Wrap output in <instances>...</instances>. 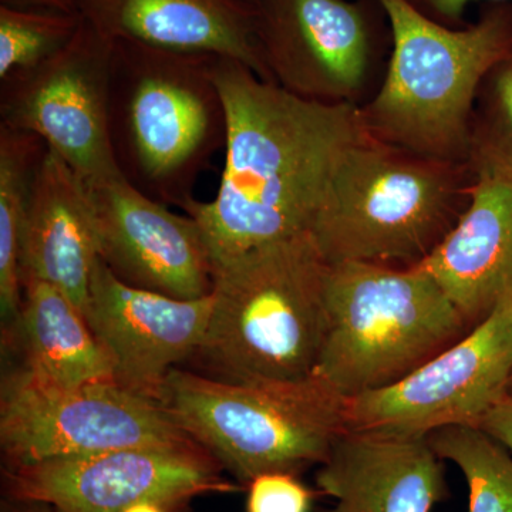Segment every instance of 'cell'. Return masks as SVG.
Wrapping results in <instances>:
<instances>
[{"instance_id":"6da1fadb","label":"cell","mask_w":512,"mask_h":512,"mask_svg":"<svg viewBox=\"0 0 512 512\" xmlns=\"http://www.w3.org/2000/svg\"><path fill=\"white\" fill-rule=\"evenodd\" d=\"M227 113L225 164L214 200L191 201L212 265L306 234L350 147L369 136L359 104L306 100L218 56Z\"/></svg>"},{"instance_id":"7a4b0ae2","label":"cell","mask_w":512,"mask_h":512,"mask_svg":"<svg viewBox=\"0 0 512 512\" xmlns=\"http://www.w3.org/2000/svg\"><path fill=\"white\" fill-rule=\"evenodd\" d=\"M376 2L389 23L392 55L379 92L362 107L367 131L416 156L467 165L481 84L512 55V2L491 3L460 29L412 0Z\"/></svg>"},{"instance_id":"3957f363","label":"cell","mask_w":512,"mask_h":512,"mask_svg":"<svg viewBox=\"0 0 512 512\" xmlns=\"http://www.w3.org/2000/svg\"><path fill=\"white\" fill-rule=\"evenodd\" d=\"M328 269L308 232L215 264L210 322L192 356L202 375L234 383L315 375L326 335Z\"/></svg>"},{"instance_id":"277c9868","label":"cell","mask_w":512,"mask_h":512,"mask_svg":"<svg viewBox=\"0 0 512 512\" xmlns=\"http://www.w3.org/2000/svg\"><path fill=\"white\" fill-rule=\"evenodd\" d=\"M218 56L114 40L109 127L117 168L137 190L184 210L227 140Z\"/></svg>"},{"instance_id":"5b68a950","label":"cell","mask_w":512,"mask_h":512,"mask_svg":"<svg viewBox=\"0 0 512 512\" xmlns=\"http://www.w3.org/2000/svg\"><path fill=\"white\" fill-rule=\"evenodd\" d=\"M473 181L467 165L369 134L340 160L309 235L329 265H419L456 224Z\"/></svg>"},{"instance_id":"8992f818","label":"cell","mask_w":512,"mask_h":512,"mask_svg":"<svg viewBox=\"0 0 512 512\" xmlns=\"http://www.w3.org/2000/svg\"><path fill=\"white\" fill-rule=\"evenodd\" d=\"M315 375L345 399L386 389L474 328L419 265H329Z\"/></svg>"},{"instance_id":"52a82bcc","label":"cell","mask_w":512,"mask_h":512,"mask_svg":"<svg viewBox=\"0 0 512 512\" xmlns=\"http://www.w3.org/2000/svg\"><path fill=\"white\" fill-rule=\"evenodd\" d=\"M160 404L244 488L261 474L319 467L348 430V399L316 375L234 383L177 367Z\"/></svg>"},{"instance_id":"ba28073f","label":"cell","mask_w":512,"mask_h":512,"mask_svg":"<svg viewBox=\"0 0 512 512\" xmlns=\"http://www.w3.org/2000/svg\"><path fill=\"white\" fill-rule=\"evenodd\" d=\"M195 443L164 407L114 380L64 387L12 366L0 384L6 466L117 448Z\"/></svg>"},{"instance_id":"9c48e42d","label":"cell","mask_w":512,"mask_h":512,"mask_svg":"<svg viewBox=\"0 0 512 512\" xmlns=\"http://www.w3.org/2000/svg\"><path fill=\"white\" fill-rule=\"evenodd\" d=\"M197 443L117 448L87 456L6 466V493L53 512H123L153 501L174 512L205 494L235 493L241 485Z\"/></svg>"},{"instance_id":"30bf717a","label":"cell","mask_w":512,"mask_h":512,"mask_svg":"<svg viewBox=\"0 0 512 512\" xmlns=\"http://www.w3.org/2000/svg\"><path fill=\"white\" fill-rule=\"evenodd\" d=\"M113 49L83 18L57 55L0 80V124L42 138L84 183L121 175L109 127Z\"/></svg>"},{"instance_id":"8fae6325","label":"cell","mask_w":512,"mask_h":512,"mask_svg":"<svg viewBox=\"0 0 512 512\" xmlns=\"http://www.w3.org/2000/svg\"><path fill=\"white\" fill-rule=\"evenodd\" d=\"M512 379V305L477 323L403 380L348 399V429L423 434L480 426L508 396Z\"/></svg>"},{"instance_id":"7c38bea8","label":"cell","mask_w":512,"mask_h":512,"mask_svg":"<svg viewBox=\"0 0 512 512\" xmlns=\"http://www.w3.org/2000/svg\"><path fill=\"white\" fill-rule=\"evenodd\" d=\"M272 82L302 99L357 104L379 47L376 0H255Z\"/></svg>"},{"instance_id":"4fadbf2b","label":"cell","mask_w":512,"mask_h":512,"mask_svg":"<svg viewBox=\"0 0 512 512\" xmlns=\"http://www.w3.org/2000/svg\"><path fill=\"white\" fill-rule=\"evenodd\" d=\"M86 184L100 259L124 284L175 299L214 288V265L197 221L133 187L123 175Z\"/></svg>"},{"instance_id":"5bb4252c","label":"cell","mask_w":512,"mask_h":512,"mask_svg":"<svg viewBox=\"0 0 512 512\" xmlns=\"http://www.w3.org/2000/svg\"><path fill=\"white\" fill-rule=\"evenodd\" d=\"M212 303V293L175 299L124 284L100 259L86 319L110 357L114 382L160 403L171 370L200 348Z\"/></svg>"},{"instance_id":"9a60e30c","label":"cell","mask_w":512,"mask_h":512,"mask_svg":"<svg viewBox=\"0 0 512 512\" xmlns=\"http://www.w3.org/2000/svg\"><path fill=\"white\" fill-rule=\"evenodd\" d=\"M326 512H431L447 495L444 460L429 436L348 429L316 473Z\"/></svg>"},{"instance_id":"2e32d148","label":"cell","mask_w":512,"mask_h":512,"mask_svg":"<svg viewBox=\"0 0 512 512\" xmlns=\"http://www.w3.org/2000/svg\"><path fill=\"white\" fill-rule=\"evenodd\" d=\"M80 13L113 40L229 57L272 82L256 40L255 8L242 0H80Z\"/></svg>"},{"instance_id":"e0dca14e","label":"cell","mask_w":512,"mask_h":512,"mask_svg":"<svg viewBox=\"0 0 512 512\" xmlns=\"http://www.w3.org/2000/svg\"><path fill=\"white\" fill-rule=\"evenodd\" d=\"M419 266L471 326L512 305V180H474L456 224Z\"/></svg>"},{"instance_id":"ac0fdd59","label":"cell","mask_w":512,"mask_h":512,"mask_svg":"<svg viewBox=\"0 0 512 512\" xmlns=\"http://www.w3.org/2000/svg\"><path fill=\"white\" fill-rule=\"evenodd\" d=\"M99 261V232L86 184L47 147L23 234L22 282L39 279L55 286L86 316Z\"/></svg>"},{"instance_id":"d6986e66","label":"cell","mask_w":512,"mask_h":512,"mask_svg":"<svg viewBox=\"0 0 512 512\" xmlns=\"http://www.w3.org/2000/svg\"><path fill=\"white\" fill-rule=\"evenodd\" d=\"M3 346L30 375L73 387L113 379V366L76 303L53 285L23 282L18 318L3 328Z\"/></svg>"},{"instance_id":"ffe728a7","label":"cell","mask_w":512,"mask_h":512,"mask_svg":"<svg viewBox=\"0 0 512 512\" xmlns=\"http://www.w3.org/2000/svg\"><path fill=\"white\" fill-rule=\"evenodd\" d=\"M47 151L42 138L0 124V312L3 328L18 318L23 299V234L37 171Z\"/></svg>"},{"instance_id":"44dd1931","label":"cell","mask_w":512,"mask_h":512,"mask_svg":"<svg viewBox=\"0 0 512 512\" xmlns=\"http://www.w3.org/2000/svg\"><path fill=\"white\" fill-rule=\"evenodd\" d=\"M431 447L461 471L468 512H512V456L477 426H453L429 434Z\"/></svg>"},{"instance_id":"7402d4cb","label":"cell","mask_w":512,"mask_h":512,"mask_svg":"<svg viewBox=\"0 0 512 512\" xmlns=\"http://www.w3.org/2000/svg\"><path fill=\"white\" fill-rule=\"evenodd\" d=\"M467 167L474 180H512V55L481 84L471 117Z\"/></svg>"},{"instance_id":"603a6c76","label":"cell","mask_w":512,"mask_h":512,"mask_svg":"<svg viewBox=\"0 0 512 512\" xmlns=\"http://www.w3.org/2000/svg\"><path fill=\"white\" fill-rule=\"evenodd\" d=\"M82 23L80 13L0 5V80L57 55L72 42Z\"/></svg>"},{"instance_id":"cb8c5ba5","label":"cell","mask_w":512,"mask_h":512,"mask_svg":"<svg viewBox=\"0 0 512 512\" xmlns=\"http://www.w3.org/2000/svg\"><path fill=\"white\" fill-rule=\"evenodd\" d=\"M247 512H311L315 491L298 474L274 471L247 485Z\"/></svg>"},{"instance_id":"d4e9b609","label":"cell","mask_w":512,"mask_h":512,"mask_svg":"<svg viewBox=\"0 0 512 512\" xmlns=\"http://www.w3.org/2000/svg\"><path fill=\"white\" fill-rule=\"evenodd\" d=\"M478 427L507 448L512 456V397H504L500 403L495 404Z\"/></svg>"},{"instance_id":"484cf974","label":"cell","mask_w":512,"mask_h":512,"mask_svg":"<svg viewBox=\"0 0 512 512\" xmlns=\"http://www.w3.org/2000/svg\"><path fill=\"white\" fill-rule=\"evenodd\" d=\"M412 2L430 18L451 26L460 22L471 3L483 2V0H412ZM484 2L503 3L512 2V0H484Z\"/></svg>"},{"instance_id":"4316f807","label":"cell","mask_w":512,"mask_h":512,"mask_svg":"<svg viewBox=\"0 0 512 512\" xmlns=\"http://www.w3.org/2000/svg\"><path fill=\"white\" fill-rule=\"evenodd\" d=\"M0 5L16 9L55 10L80 13V0H0ZM82 15V13H80Z\"/></svg>"},{"instance_id":"83f0119b","label":"cell","mask_w":512,"mask_h":512,"mask_svg":"<svg viewBox=\"0 0 512 512\" xmlns=\"http://www.w3.org/2000/svg\"><path fill=\"white\" fill-rule=\"evenodd\" d=\"M0 512H53L47 504L37 503V501L16 500L8 497L3 500Z\"/></svg>"},{"instance_id":"f1b7e54d","label":"cell","mask_w":512,"mask_h":512,"mask_svg":"<svg viewBox=\"0 0 512 512\" xmlns=\"http://www.w3.org/2000/svg\"><path fill=\"white\" fill-rule=\"evenodd\" d=\"M123 512H174L170 508L165 507L163 504L153 503V501H144V503H138L131 505L127 510Z\"/></svg>"},{"instance_id":"f546056e","label":"cell","mask_w":512,"mask_h":512,"mask_svg":"<svg viewBox=\"0 0 512 512\" xmlns=\"http://www.w3.org/2000/svg\"><path fill=\"white\" fill-rule=\"evenodd\" d=\"M508 396L512 397V379H511L510 387H508Z\"/></svg>"},{"instance_id":"4dcf8cb0","label":"cell","mask_w":512,"mask_h":512,"mask_svg":"<svg viewBox=\"0 0 512 512\" xmlns=\"http://www.w3.org/2000/svg\"><path fill=\"white\" fill-rule=\"evenodd\" d=\"M242 2L249 3V5L254 6L255 0H242Z\"/></svg>"}]
</instances>
